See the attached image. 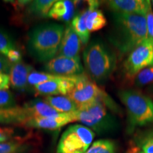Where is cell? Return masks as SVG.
<instances>
[{"label":"cell","instance_id":"6da1fadb","mask_svg":"<svg viewBox=\"0 0 153 153\" xmlns=\"http://www.w3.org/2000/svg\"><path fill=\"white\" fill-rule=\"evenodd\" d=\"M109 39L121 54L130 53L149 38L145 15L114 12Z\"/></svg>","mask_w":153,"mask_h":153},{"label":"cell","instance_id":"7a4b0ae2","mask_svg":"<svg viewBox=\"0 0 153 153\" xmlns=\"http://www.w3.org/2000/svg\"><path fill=\"white\" fill-rule=\"evenodd\" d=\"M64 31V26L56 24H43L34 28L28 41L31 55L41 62L54 58L58 53Z\"/></svg>","mask_w":153,"mask_h":153},{"label":"cell","instance_id":"3957f363","mask_svg":"<svg viewBox=\"0 0 153 153\" xmlns=\"http://www.w3.org/2000/svg\"><path fill=\"white\" fill-rule=\"evenodd\" d=\"M118 95L126 108L128 134L137 127L153 123V101L148 96L135 89L121 90Z\"/></svg>","mask_w":153,"mask_h":153},{"label":"cell","instance_id":"277c9868","mask_svg":"<svg viewBox=\"0 0 153 153\" xmlns=\"http://www.w3.org/2000/svg\"><path fill=\"white\" fill-rule=\"evenodd\" d=\"M83 60L88 76L94 82L108 79L116 67V56L100 41H93L83 53Z\"/></svg>","mask_w":153,"mask_h":153},{"label":"cell","instance_id":"5b68a950","mask_svg":"<svg viewBox=\"0 0 153 153\" xmlns=\"http://www.w3.org/2000/svg\"><path fill=\"white\" fill-rule=\"evenodd\" d=\"M73 114L75 122H80L99 135L111 133L118 128L117 120L99 99L79 107Z\"/></svg>","mask_w":153,"mask_h":153},{"label":"cell","instance_id":"8992f818","mask_svg":"<svg viewBox=\"0 0 153 153\" xmlns=\"http://www.w3.org/2000/svg\"><path fill=\"white\" fill-rule=\"evenodd\" d=\"M76 105L77 108L93 102L101 100L110 109L118 112V107L107 93L99 88L87 74L82 73L79 75L77 82L72 91L68 95Z\"/></svg>","mask_w":153,"mask_h":153},{"label":"cell","instance_id":"52a82bcc","mask_svg":"<svg viewBox=\"0 0 153 153\" xmlns=\"http://www.w3.org/2000/svg\"><path fill=\"white\" fill-rule=\"evenodd\" d=\"M95 133L82 124H74L61 135L57 153H85L90 148Z\"/></svg>","mask_w":153,"mask_h":153},{"label":"cell","instance_id":"ba28073f","mask_svg":"<svg viewBox=\"0 0 153 153\" xmlns=\"http://www.w3.org/2000/svg\"><path fill=\"white\" fill-rule=\"evenodd\" d=\"M151 65H153V40L148 38L129 53L123 65V74L133 81L141 70Z\"/></svg>","mask_w":153,"mask_h":153},{"label":"cell","instance_id":"9c48e42d","mask_svg":"<svg viewBox=\"0 0 153 153\" xmlns=\"http://www.w3.org/2000/svg\"><path fill=\"white\" fill-rule=\"evenodd\" d=\"M45 70L48 73L57 75L71 76L83 73V67L80 57H67L57 55L45 65Z\"/></svg>","mask_w":153,"mask_h":153},{"label":"cell","instance_id":"30bf717a","mask_svg":"<svg viewBox=\"0 0 153 153\" xmlns=\"http://www.w3.org/2000/svg\"><path fill=\"white\" fill-rule=\"evenodd\" d=\"M79 75L65 76L62 79L53 80L34 86L36 92L39 95L68 96L72 91Z\"/></svg>","mask_w":153,"mask_h":153},{"label":"cell","instance_id":"8fae6325","mask_svg":"<svg viewBox=\"0 0 153 153\" xmlns=\"http://www.w3.org/2000/svg\"><path fill=\"white\" fill-rule=\"evenodd\" d=\"M73 122H75V120L73 112H71L60 114L51 117L29 118L23 126L31 128L56 130Z\"/></svg>","mask_w":153,"mask_h":153},{"label":"cell","instance_id":"7c38bea8","mask_svg":"<svg viewBox=\"0 0 153 153\" xmlns=\"http://www.w3.org/2000/svg\"><path fill=\"white\" fill-rule=\"evenodd\" d=\"M151 1L146 0H111L108 1V7L114 12L123 14L145 15Z\"/></svg>","mask_w":153,"mask_h":153},{"label":"cell","instance_id":"4fadbf2b","mask_svg":"<svg viewBox=\"0 0 153 153\" xmlns=\"http://www.w3.org/2000/svg\"><path fill=\"white\" fill-rule=\"evenodd\" d=\"M81 43V40L74 30L72 25H68L65 28L57 55L72 58L79 57Z\"/></svg>","mask_w":153,"mask_h":153},{"label":"cell","instance_id":"5bb4252c","mask_svg":"<svg viewBox=\"0 0 153 153\" xmlns=\"http://www.w3.org/2000/svg\"><path fill=\"white\" fill-rule=\"evenodd\" d=\"M34 71L33 68L30 65L25 64L21 61L13 63L9 73L10 85L19 91H25L28 88V76Z\"/></svg>","mask_w":153,"mask_h":153},{"label":"cell","instance_id":"9a60e30c","mask_svg":"<svg viewBox=\"0 0 153 153\" xmlns=\"http://www.w3.org/2000/svg\"><path fill=\"white\" fill-rule=\"evenodd\" d=\"M89 7L86 10L82 11L79 14L76 15L72 19L71 25L75 33L77 34L81 40L82 43L87 45L89 42L90 37V32L87 29L86 25V20L88 14H89L91 9L95 7H99V3L97 1H87Z\"/></svg>","mask_w":153,"mask_h":153},{"label":"cell","instance_id":"2e32d148","mask_svg":"<svg viewBox=\"0 0 153 153\" xmlns=\"http://www.w3.org/2000/svg\"><path fill=\"white\" fill-rule=\"evenodd\" d=\"M24 108L29 118H47L56 116L60 113L48 104L44 100L36 99L28 101L24 105Z\"/></svg>","mask_w":153,"mask_h":153},{"label":"cell","instance_id":"e0dca14e","mask_svg":"<svg viewBox=\"0 0 153 153\" xmlns=\"http://www.w3.org/2000/svg\"><path fill=\"white\" fill-rule=\"evenodd\" d=\"M28 119V115L23 106L0 108V124L23 126Z\"/></svg>","mask_w":153,"mask_h":153},{"label":"cell","instance_id":"ac0fdd59","mask_svg":"<svg viewBox=\"0 0 153 153\" xmlns=\"http://www.w3.org/2000/svg\"><path fill=\"white\" fill-rule=\"evenodd\" d=\"M74 1L69 0L56 1L51 8L48 17L57 21L69 22L74 14Z\"/></svg>","mask_w":153,"mask_h":153},{"label":"cell","instance_id":"d6986e66","mask_svg":"<svg viewBox=\"0 0 153 153\" xmlns=\"http://www.w3.org/2000/svg\"><path fill=\"white\" fill-rule=\"evenodd\" d=\"M44 101L60 114L74 112L77 106L68 96H48Z\"/></svg>","mask_w":153,"mask_h":153},{"label":"cell","instance_id":"ffe728a7","mask_svg":"<svg viewBox=\"0 0 153 153\" xmlns=\"http://www.w3.org/2000/svg\"><path fill=\"white\" fill-rule=\"evenodd\" d=\"M107 21L102 11L95 7L91 9L86 20V25L89 32H95L106 26Z\"/></svg>","mask_w":153,"mask_h":153},{"label":"cell","instance_id":"44dd1931","mask_svg":"<svg viewBox=\"0 0 153 153\" xmlns=\"http://www.w3.org/2000/svg\"><path fill=\"white\" fill-rule=\"evenodd\" d=\"M54 0H35L31 1L28 6V11L30 14L39 17H47L53 4Z\"/></svg>","mask_w":153,"mask_h":153},{"label":"cell","instance_id":"7402d4cb","mask_svg":"<svg viewBox=\"0 0 153 153\" xmlns=\"http://www.w3.org/2000/svg\"><path fill=\"white\" fill-rule=\"evenodd\" d=\"M117 144L112 140H99L93 143L85 153H116Z\"/></svg>","mask_w":153,"mask_h":153},{"label":"cell","instance_id":"603a6c76","mask_svg":"<svg viewBox=\"0 0 153 153\" xmlns=\"http://www.w3.org/2000/svg\"><path fill=\"white\" fill-rule=\"evenodd\" d=\"M28 145L21 140H11L0 143V153H24Z\"/></svg>","mask_w":153,"mask_h":153},{"label":"cell","instance_id":"cb8c5ba5","mask_svg":"<svg viewBox=\"0 0 153 153\" xmlns=\"http://www.w3.org/2000/svg\"><path fill=\"white\" fill-rule=\"evenodd\" d=\"M135 86L144 87L153 82V65L147 67L141 70L133 80Z\"/></svg>","mask_w":153,"mask_h":153},{"label":"cell","instance_id":"d4e9b609","mask_svg":"<svg viewBox=\"0 0 153 153\" xmlns=\"http://www.w3.org/2000/svg\"><path fill=\"white\" fill-rule=\"evenodd\" d=\"M14 49L16 48L12 40L7 33L0 30V54L7 57L9 53Z\"/></svg>","mask_w":153,"mask_h":153},{"label":"cell","instance_id":"484cf974","mask_svg":"<svg viewBox=\"0 0 153 153\" xmlns=\"http://www.w3.org/2000/svg\"><path fill=\"white\" fill-rule=\"evenodd\" d=\"M137 144L144 153H153V131L148 132L140 137Z\"/></svg>","mask_w":153,"mask_h":153},{"label":"cell","instance_id":"4316f807","mask_svg":"<svg viewBox=\"0 0 153 153\" xmlns=\"http://www.w3.org/2000/svg\"><path fill=\"white\" fill-rule=\"evenodd\" d=\"M16 106L14 96L9 89L0 91V108H12Z\"/></svg>","mask_w":153,"mask_h":153},{"label":"cell","instance_id":"83f0119b","mask_svg":"<svg viewBox=\"0 0 153 153\" xmlns=\"http://www.w3.org/2000/svg\"><path fill=\"white\" fill-rule=\"evenodd\" d=\"M12 64L13 63H11L7 57L0 54V72L1 73L8 74L10 72Z\"/></svg>","mask_w":153,"mask_h":153},{"label":"cell","instance_id":"f1b7e54d","mask_svg":"<svg viewBox=\"0 0 153 153\" xmlns=\"http://www.w3.org/2000/svg\"><path fill=\"white\" fill-rule=\"evenodd\" d=\"M145 16H146L147 20L149 38L153 40V12L152 11V7L149 8L145 14Z\"/></svg>","mask_w":153,"mask_h":153},{"label":"cell","instance_id":"f546056e","mask_svg":"<svg viewBox=\"0 0 153 153\" xmlns=\"http://www.w3.org/2000/svg\"><path fill=\"white\" fill-rule=\"evenodd\" d=\"M10 86L9 74L0 72V91L8 90Z\"/></svg>","mask_w":153,"mask_h":153},{"label":"cell","instance_id":"4dcf8cb0","mask_svg":"<svg viewBox=\"0 0 153 153\" xmlns=\"http://www.w3.org/2000/svg\"><path fill=\"white\" fill-rule=\"evenodd\" d=\"M14 130L12 128L0 126V137H5V138L9 139L12 135H14Z\"/></svg>","mask_w":153,"mask_h":153},{"label":"cell","instance_id":"1f68e13d","mask_svg":"<svg viewBox=\"0 0 153 153\" xmlns=\"http://www.w3.org/2000/svg\"><path fill=\"white\" fill-rule=\"evenodd\" d=\"M131 152H133V153H144L143 152H142V151H140V150H138V149L136 148H134L133 150L131 151Z\"/></svg>","mask_w":153,"mask_h":153},{"label":"cell","instance_id":"d6a6232c","mask_svg":"<svg viewBox=\"0 0 153 153\" xmlns=\"http://www.w3.org/2000/svg\"><path fill=\"white\" fill-rule=\"evenodd\" d=\"M9 139L5 138V137H0V143L1 142H6V141L8 140Z\"/></svg>","mask_w":153,"mask_h":153},{"label":"cell","instance_id":"836d02e7","mask_svg":"<svg viewBox=\"0 0 153 153\" xmlns=\"http://www.w3.org/2000/svg\"><path fill=\"white\" fill-rule=\"evenodd\" d=\"M151 2H152V6H153V1H151Z\"/></svg>","mask_w":153,"mask_h":153}]
</instances>
